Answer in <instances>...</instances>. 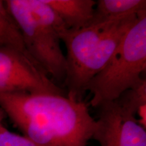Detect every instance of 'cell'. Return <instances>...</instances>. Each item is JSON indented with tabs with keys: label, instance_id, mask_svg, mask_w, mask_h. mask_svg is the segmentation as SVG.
Masks as SVG:
<instances>
[{
	"label": "cell",
	"instance_id": "obj_1",
	"mask_svg": "<svg viewBox=\"0 0 146 146\" xmlns=\"http://www.w3.org/2000/svg\"><path fill=\"white\" fill-rule=\"evenodd\" d=\"M0 108L24 136L43 146H87L96 119L63 94L0 93Z\"/></svg>",
	"mask_w": 146,
	"mask_h": 146
},
{
	"label": "cell",
	"instance_id": "obj_2",
	"mask_svg": "<svg viewBox=\"0 0 146 146\" xmlns=\"http://www.w3.org/2000/svg\"><path fill=\"white\" fill-rule=\"evenodd\" d=\"M139 14L91 22L83 28L69 29L62 39L66 49L64 83L68 98L82 101L89 81L108 63Z\"/></svg>",
	"mask_w": 146,
	"mask_h": 146
},
{
	"label": "cell",
	"instance_id": "obj_3",
	"mask_svg": "<svg viewBox=\"0 0 146 146\" xmlns=\"http://www.w3.org/2000/svg\"><path fill=\"white\" fill-rule=\"evenodd\" d=\"M4 3L29 56L53 81H64L66 61L61 42L69 29L62 20L43 0H6Z\"/></svg>",
	"mask_w": 146,
	"mask_h": 146
},
{
	"label": "cell",
	"instance_id": "obj_4",
	"mask_svg": "<svg viewBox=\"0 0 146 146\" xmlns=\"http://www.w3.org/2000/svg\"><path fill=\"white\" fill-rule=\"evenodd\" d=\"M146 70V11L139 14L114 54L85 89L92 95L90 105L98 108L117 100L139 85Z\"/></svg>",
	"mask_w": 146,
	"mask_h": 146
},
{
	"label": "cell",
	"instance_id": "obj_5",
	"mask_svg": "<svg viewBox=\"0 0 146 146\" xmlns=\"http://www.w3.org/2000/svg\"><path fill=\"white\" fill-rule=\"evenodd\" d=\"M64 94L27 53L0 47V93Z\"/></svg>",
	"mask_w": 146,
	"mask_h": 146
},
{
	"label": "cell",
	"instance_id": "obj_6",
	"mask_svg": "<svg viewBox=\"0 0 146 146\" xmlns=\"http://www.w3.org/2000/svg\"><path fill=\"white\" fill-rule=\"evenodd\" d=\"M92 138L100 146H146V130L116 100L100 105Z\"/></svg>",
	"mask_w": 146,
	"mask_h": 146
},
{
	"label": "cell",
	"instance_id": "obj_7",
	"mask_svg": "<svg viewBox=\"0 0 146 146\" xmlns=\"http://www.w3.org/2000/svg\"><path fill=\"white\" fill-rule=\"evenodd\" d=\"M62 20L70 30L89 25L94 18V0H43Z\"/></svg>",
	"mask_w": 146,
	"mask_h": 146
},
{
	"label": "cell",
	"instance_id": "obj_8",
	"mask_svg": "<svg viewBox=\"0 0 146 146\" xmlns=\"http://www.w3.org/2000/svg\"><path fill=\"white\" fill-rule=\"evenodd\" d=\"M143 11H146L145 0H98L91 22L139 14Z\"/></svg>",
	"mask_w": 146,
	"mask_h": 146
},
{
	"label": "cell",
	"instance_id": "obj_9",
	"mask_svg": "<svg viewBox=\"0 0 146 146\" xmlns=\"http://www.w3.org/2000/svg\"><path fill=\"white\" fill-rule=\"evenodd\" d=\"M1 46L12 47L28 54L19 29L7 10L4 1L0 0V47Z\"/></svg>",
	"mask_w": 146,
	"mask_h": 146
},
{
	"label": "cell",
	"instance_id": "obj_10",
	"mask_svg": "<svg viewBox=\"0 0 146 146\" xmlns=\"http://www.w3.org/2000/svg\"><path fill=\"white\" fill-rule=\"evenodd\" d=\"M0 146H43L24 135L11 132L3 125L0 126Z\"/></svg>",
	"mask_w": 146,
	"mask_h": 146
},
{
	"label": "cell",
	"instance_id": "obj_11",
	"mask_svg": "<svg viewBox=\"0 0 146 146\" xmlns=\"http://www.w3.org/2000/svg\"><path fill=\"white\" fill-rule=\"evenodd\" d=\"M5 116H6V115H5L4 111L0 108V126L3 125V120Z\"/></svg>",
	"mask_w": 146,
	"mask_h": 146
}]
</instances>
